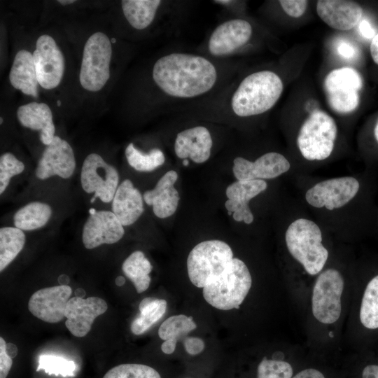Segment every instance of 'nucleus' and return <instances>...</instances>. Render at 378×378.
I'll use <instances>...</instances> for the list:
<instances>
[{
	"mask_svg": "<svg viewBox=\"0 0 378 378\" xmlns=\"http://www.w3.org/2000/svg\"><path fill=\"white\" fill-rule=\"evenodd\" d=\"M115 282L117 286H122L125 283V279L122 276H119L115 279Z\"/></svg>",
	"mask_w": 378,
	"mask_h": 378,
	"instance_id": "48",
	"label": "nucleus"
},
{
	"mask_svg": "<svg viewBox=\"0 0 378 378\" xmlns=\"http://www.w3.org/2000/svg\"><path fill=\"white\" fill-rule=\"evenodd\" d=\"M19 122L24 127L39 131L41 141L48 146L55 137L52 113L45 103L36 102L20 106L17 111Z\"/></svg>",
	"mask_w": 378,
	"mask_h": 378,
	"instance_id": "23",
	"label": "nucleus"
},
{
	"mask_svg": "<svg viewBox=\"0 0 378 378\" xmlns=\"http://www.w3.org/2000/svg\"><path fill=\"white\" fill-rule=\"evenodd\" d=\"M293 368L288 362L264 358L259 363L257 378H292Z\"/></svg>",
	"mask_w": 378,
	"mask_h": 378,
	"instance_id": "36",
	"label": "nucleus"
},
{
	"mask_svg": "<svg viewBox=\"0 0 378 378\" xmlns=\"http://www.w3.org/2000/svg\"><path fill=\"white\" fill-rule=\"evenodd\" d=\"M177 179L176 172L168 171L159 179L153 189L144 192V201L152 206L158 218L169 217L176 211L180 197L174 185Z\"/></svg>",
	"mask_w": 378,
	"mask_h": 378,
	"instance_id": "20",
	"label": "nucleus"
},
{
	"mask_svg": "<svg viewBox=\"0 0 378 378\" xmlns=\"http://www.w3.org/2000/svg\"><path fill=\"white\" fill-rule=\"evenodd\" d=\"M125 234L124 226L111 211H98L91 214L82 230V241L87 249L120 241Z\"/></svg>",
	"mask_w": 378,
	"mask_h": 378,
	"instance_id": "14",
	"label": "nucleus"
},
{
	"mask_svg": "<svg viewBox=\"0 0 378 378\" xmlns=\"http://www.w3.org/2000/svg\"><path fill=\"white\" fill-rule=\"evenodd\" d=\"M253 31L248 20L227 18L211 31L200 52L215 59H229L250 41Z\"/></svg>",
	"mask_w": 378,
	"mask_h": 378,
	"instance_id": "7",
	"label": "nucleus"
},
{
	"mask_svg": "<svg viewBox=\"0 0 378 378\" xmlns=\"http://www.w3.org/2000/svg\"><path fill=\"white\" fill-rule=\"evenodd\" d=\"M197 328L192 316L183 314L174 315L167 318L158 330V335L164 340L161 350L166 354H172L176 342Z\"/></svg>",
	"mask_w": 378,
	"mask_h": 378,
	"instance_id": "26",
	"label": "nucleus"
},
{
	"mask_svg": "<svg viewBox=\"0 0 378 378\" xmlns=\"http://www.w3.org/2000/svg\"><path fill=\"white\" fill-rule=\"evenodd\" d=\"M152 270V265L141 251L132 253L122 265L123 273L133 283L138 293L149 287Z\"/></svg>",
	"mask_w": 378,
	"mask_h": 378,
	"instance_id": "28",
	"label": "nucleus"
},
{
	"mask_svg": "<svg viewBox=\"0 0 378 378\" xmlns=\"http://www.w3.org/2000/svg\"><path fill=\"white\" fill-rule=\"evenodd\" d=\"M360 188L357 179L351 176L335 178L319 182L305 195L307 202L316 208L338 209L351 201Z\"/></svg>",
	"mask_w": 378,
	"mask_h": 378,
	"instance_id": "12",
	"label": "nucleus"
},
{
	"mask_svg": "<svg viewBox=\"0 0 378 378\" xmlns=\"http://www.w3.org/2000/svg\"><path fill=\"white\" fill-rule=\"evenodd\" d=\"M252 284L246 264L233 258L225 271L203 288L204 300L220 310L239 309Z\"/></svg>",
	"mask_w": 378,
	"mask_h": 378,
	"instance_id": "3",
	"label": "nucleus"
},
{
	"mask_svg": "<svg viewBox=\"0 0 378 378\" xmlns=\"http://www.w3.org/2000/svg\"><path fill=\"white\" fill-rule=\"evenodd\" d=\"M363 85L360 74L351 67L331 71L323 83L330 107L337 113H347L359 105V90Z\"/></svg>",
	"mask_w": 378,
	"mask_h": 378,
	"instance_id": "9",
	"label": "nucleus"
},
{
	"mask_svg": "<svg viewBox=\"0 0 378 378\" xmlns=\"http://www.w3.org/2000/svg\"><path fill=\"white\" fill-rule=\"evenodd\" d=\"M76 162L73 148L65 140L55 136L46 146L35 169V176L46 180L57 176L62 178H71L76 169Z\"/></svg>",
	"mask_w": 378,
	"mask_h": 378,
	"instance_id": "13",
	"label": "nucleus"
},
{
	"mask_svg": "<svg viewBox=\"0 0 378 378\" xmlns=\"http://www.w3.org/2000/svg\"><path fill=\"white\" fill-rule=\"evenodd\" d=\"M183 164L184 166H188L189 164V160H183Z\"/></svg>",
	"mask_w": 378,
	"mask_h": 378,
	"instance_id": "51",
	"label": "nucleus"
},
{
	"mask_svg": "<svg viewBox=\"0 0 378 378\" xmlns=\"http://www.w3.org/2000/svg\"><path fill=\"white\" fill-rule=\"evenodd\" d=\"M6 354L11 358H15L18 354V348L16 345L12 343L6 344Z\"/></svg>",
	"mask_w": 378,
	"mask_h": 378,
	"instance_id": "45",
	"label": "nucleus"
},
{
	"mask_svg": "<svg viewBox=\"0 0 378 378\" xmlns=\"http://www.w3.org/2000/svg\"><path fill=\"white\" fill-rule=\"evenodd\" d=\"M50 204L38 201L31 202L20 208L13 215L15 227L22 231H31L44 227L52 216Z\"/></svg>",
	"mask_w": 378,
	"mask_h": 378,
	"instance_id": "27",
	"label": "nucleus"
},
{
	"mask_svg": "<svg viewBox=\"0 0 378 378\" xmlns=\"http://www.w3.org/2000/svg\"><path fill=\"white\" fill-rule=\"evenodd\" d=\"M334 119L322 111L312 112L302 125L297 144L302 155L308 160H323L332 153L337 137Z\"/></svg>",
	"mask_w": 378,
	"mask_h": 378,
	"instance_id": "5",
	"label": "nucleus"
},
{
	"mask_svg": "<svg viewBox=\"0 0 378 378\" xmlns=\"http://www.w3.org/2000/svg\"><path fill=\"white\" fill-rule=\"evenodd\" d=\"M24 163L12 153L7 152L0 157V194L2 195L8 186L10 179L23 172Z\"/></svg>",
	"mask_w": 378,
	"mask_h": 378,
	"instance_id": "35",
	"label": "nucleus"
},
{
	"mask_svg": "<svg viewBox=\"0 0 378 378\" xmlns=\"http://www.w3.org/2000/svg\"><path fill=\"white\" fill-rule=\"evenodd\" d=\"M108 309L106 301L98 297L87 299L74 296L70 298L65 309V326L74 336L82 337L91 330L94 319Z\"/></svg>",
	"mask_w": 378,
	"mask_h": 378,
	"instance_id": "17",
	"label": "nucleus"
},
{
	"mask_svg": "<svg viewBox=\"0 0 378 378\" xmlns=\"http://www.w3.org/2000/svg\"><path fill=\"white\" fill-rule=\"evenodd\" d=\"M292 378H325V377L320 371L309 368L300 371Z\"/></svg>",
	"mask_w": 378,
	"mask_h": 378,
	"instance_id": "41",
	"label": "nucleus"
},
{
	"mask_svg": "<svg viewBox=\"0 0 378 378\" xmlns=\"http://www.w3.org/2000/svg\"><path fill=\"white\" fill-rule=\"evenodd\" d=\"M130 166L138 172H151L162 166L165 161L163 152L157 148L148 153L137 149L132 143L127 145L125 150Z\"/></svg>",
	"mask_w": 378,
	"mask_h": 378,
	"instance_id": "31",
	"label": "nucleus"
},
{
	"mask_svg": "<svg viewBox=\"0 0 378 378\" xmlns=\"http://www.w3.org/2000/svg\"><path fill=\"white\" fill-rule=\"evenodd\" d=\"M360 320L368 329L378 328V275L366 286L360 305Z\"/></svg>",
	"mask_w": 378,
	"mask_h": 378,
	"instance_id": "32",
	"label": "nucleus"
},
{
	"mask_svg": "<svg viewBox=\"0 0 378 378\" xmlns=\"http://www.w3.org/2000/svg\"><path fill=\"white\" fill-rule=\"evenodd\" d=\"M58 281L60 285H68L69 283V279L66 275H61L58 279Z\"/></svg>",
	"mask_w": 378,
	"mask_h": 378,
	"instance_id": "46",
	"label": "nucleus"
},
{
	"mask_svg": "<svg viewBox=\"0 0 378 378\" xmlns=\"http://www.w3.org/2000/svg\"><path fill=\"white\" fill-rule=\"evenodd\" d=\"M344 284L342 274L335 269H328L318 275L313 288L312 308L313 315L321 323L331 324L340 318Z\"/></svg>",
	"mask_w": 378,
	"mask_h": 378,
	"instance_id": "8",
	"label": "nucleus"
},
{
	"mask_svg": "<svg viewBox=\"0 0 378 378\" xmlns=\"http://www.w3.org/2000/svg\"><path fill=\"white\" fill-rule=\"evenodd\" d=\"M362 378H378V365H368L365 367Z\"/></svg>",
	"mask_w": 378,
	"mask_h": 378,
	"instance_id": "43",
	"label": "nucleus"
},
{
	"mask_svg": "<svg viewBox=\"0 0 378 378\" xmlns=\"http://www.w3.org/2000/svg\"><path fill=\"white\" fill-rule=\"evenodd\" d=\"M26 236L16 227L0 228V271L4 270L24 246Z\"/></svg>",
	"mask_w": 378,
	"mask_h": 378,
	"instance_id": "30",
	"label": "nucleus"
},
{
	"mask_svg": "<svg viewBox=\"0 0 378 378\" xmlns=\"http://www.w3.org/2000/svg\"><path fill=\"white\" fill-rule=\"evenodd\" d=\"M111 209L123 226L134 224L144 213V197L130 179L119 184L112 200Z\"/></svg>",
	"mask_w": 378,
	"mask_h": 378,
	"instance_id": "22",
	"label": "nucleus"
},
{
	"mask_svg": "<svg viewBox=\"0 0 378 378\" xmlns=\"http://www.w3.org/2000/svg\"><path fill=\"white\" fill-rule=\"evenodd\" d=\"M164 3L160 0H122L120 2L124 17L136 30L150 27Z\"/></svg>",
	"mask_w": 378,
	"mask_h": 378,
	"instance_id": "25",
	"label": "nucleus"
},
{
	"mask_svg": "<svg viewBox=\"0 0 378 378\" xmlns=\"http://www.w3.org/2000/svg\"><path fill=\"white\" fill-rule=\"evenodd\" d=\"M85 291L83 288H77L75 290V296L83 298L85 296Z\"/></svg>",
	"mask_w": 378,
	"mask_h": 378,
	"instance_id": "47",
	"label": "nucleus"
},
{
	"mask_svg": "<svg viewBox=\"0 0 378 378\" xmlns=\"http://www.w3.org/2000/svg\"><path fill=\"white\" fill-rule=\"evenodd\" d=\"M284 11L292 18H300L305 12L308 1L305 0H280Z\"/></svg>",
	"mask_w": 378,
	"mask_h": 378,
	"instance_id": "37",
	"label": "nucleus"
},
{
	"mask_svg": "<svg viewBox=\"0 0 378 378\" xmlns=\"http://www.w3.org/2000/svg\"><path fill=\"white\" fill-rule=\"evenodd\" d=\"M285 240L289 253L308 274L315 275L322 270L328 251L321 243V231L314 222L304 218L295 220L288 226Z\"/></svg>",
	"mask_w": 378,
	"mask_h": 378,
	"instance_id": "2",
	"label": "nucleus"
},
{
	"mask_svg": "<svg viewBox=\"0 0 378 378\" xmlns=\"http://www.w3.org/2000/svg\"><path fill=\"white\" fill-rule=\"evenodd\" d=\"M316 12L329 27L342 31L354 28L363 15L362 8L358 4L346 0H320L316 4Z\"/></svg>",
	"mask_w": 378,
	"mask_h": 378,
	"instance_id": "21",
	"label": "nucleus"
},
{
	"mask_svg": "<svg viewBox=\"0 0 378 378\" xmlns=\"http://www.w3.org/2000/svg\"><path fill=\"white\" fill-rule=\"evenodd\" d=\"M6 343L0 337V378H6L12 367V358L6 354Z\"/></svg>",
	"mask_w": 378,
	"mask_h": 378,
	"instance_id": "38",
	"label": "nucleus"
},
{
	"mask_svg": "<svg viewBox=\"0 0 378 378\" xmlns=\"http://www.w3.org/2000/svg\"><path fill=\"white\" fill-rule=\"evenodd\" d=\"M370 50L373 61L378 65V34L372 38Z\"/></svg>",
	"mask_w": 378,
	"mask_h": 378,
	"instance_id": "44",
	"label": "nucleus"
},
{
	"mask_svg": "<svg viewBox=\"0 0 378 378\" xmlns=\"http://www.w3.org/2000/svg\"><path fill=\"white\" fill-rule=\"evenodd\" d=\"M140 314L131 323V331L139 335L148 330L160 319L167 310V301L162 299L146 298L139 305Z\"/></svg>",
	"mask_w": 378,
	"mask_h": 378,
	"instance_id": "29",
	"label": "nucleus"
},
{
	"mask_svg": "<svg viewBox=\"0 0 378 378\" xmlns=\"http://www.w3.org/2000/svg\"><path fill=\"white\" fill-rule=\"evenodd\" d=\"M338 52L345 58H352L356 54V50L354 46L348 42H342L338 48Z\"/></svg>",
	"mask_w": 378,
	"mask_h": 378,
	"instance_id": "40",
	"label": "nucleus"
},
{
	"mask_svg": "<svg viewBox=\"0 0 378 378\" xmlns=\"http://www.w3.org/2000/svg\"><path fill=\"white\" fill-rule=\"evenodd\" d=\"M2 122H3L2 118H1V124L2 123Z\"/></svg>",
	"mask_w": 378,
	"mask_h": 378,
	"instance_id": "52",
	"label": "nucleus"
},
{
	"mask_svg": "<svg viewBox=\"0 0 378 378\" xmlns=\"http://www.w3.org/2000/svg\"><path fill=\"white\" fill-rule=\"evenodd\" d=\"M232 259L233 253L227 243L218 239L200 242L188 254V277L194 286L204 288L223 274Z\"/></svg>",
	"mask_w": 378,
	"mask_h": 378,
	"instance_id": "4",
	"label": "nucleus"
},
{
	"mask_svg": "<svg viewBox=\"0 0 378 378\" xmlns=\"http://www.w3.org/2000/svg\"><path fill=\"white\" fill-rule=\"evenodd\" d=\"M183 345L186 352L190 355H197L201 353L204 348L203 340L196 337H186Z\"/></svg>",
	"mask_w": 378,
	"mask_h": 378,
	"instance_id": "39",
	"label": "nucleus"
},
{
	"mask_svg": "<svg viewBox=\"0 0 378 378\" xmlns=\"http://www.w3.org/2000/svg\"><path fill=\"white\" fill-rule=\"evenodd\" d=\"M267 184L264 180L237 181L229 185L225 191L228 200L225 203L227 211L232 213L234 220L251 224L253 215L248 206L249 201L265 190Z\"/></svg>",
	"mask_w": 378,
	"mask_h": 378,
	"instance_id": "19",
	"label": "nucleus"
},
{
	"mask_svg": "<svg viewBox=\"0 0 378 378\" xmlns=\"http://www.w3.org/2000/svg\"><path fill=\"white\" fill-rule=\"evenodd\" d=\"M288 160L276 152L265 153L251 162L242 157L233 160L232 172L237 181L274 178L290 169Z\"/></svg>",
	"mask_w": 378,
	"mask_h": 378,
	"instance_id": "16",
	"label": "nucleus"
},
{
	"mask_svg": "<svg viewBox=\"0 0 378 378\" xmlns=\"http://www.w3.org/2000/svg\"><path fill=\"white\" fill-rule=\"evenodd\" d=\"M112 46L108 37L97 31L84 46L79 74L82 87L90 92L99 91L110 78Z\"/></svg>",
	"mask_w": 378,
	"mask_h": 378,
	"instance_id": "6",
	"label": "nucleus"
},
{
	"mask_svg": "<svg viewBox=\"0 0 378 378\" xmlns=\"http://www.w3.org/2000/svg\"><path fill=\"white\" fill-rule=\"evenodd\" d=\"M83 190L94 193L104 203L112 202L119 186V174L112 164L97 153H90L84 160L80 176Z\"/></svg>",
	"mask_w": 378,
	"mask_h": 378,
	"instance_id": "10",
	"label": "nucleus"
},
{
	"mask_svg": "<svg viewBox=\"0 0 378 378\" xmlns=\"http://www.w3.org/2000/svg\"><path fill=\"white\" fill-rule=\"evenodd\" d=\"M76 368L72 360L53 355H41L38 358L36 371L42 370L49 375L74 377Z\"/></svg>",
	"mask_w": 378,
	"mask_h": 378,
	"instance_id": "34",
	"label": "nucleus"
},
{
	"mask_svg": "<svg viewBox=\"0 0 378 378\" xmlns=\"http://www.w3.org/2000/svg\"><path fill=\"white\" fill-rule=\"evenodd\" d=\"M374 135L376 141L378 143V120L377 121L374 128Z\"/></svg>",
	"mask_w": 378,
	"mask_h": 378,
	"instance_id": "50",
	"label": "nucleus"
},
{
	"mask_svg": "<svg viewBox=\"0 0 378 378\" xmlns=\"http://www.w3.org/2000/svg\"><path fill=\"white\" fill-rule=\"evenodd\" d=\"M284 89L278 74L270 70L253 72L239 83L230 84L213 99L190 110L220 111L238 118L266 113L279 99Z\"/></svg>",
	"mask_w": 378,
	"mask_h": 378,
	"instance_id": "1",
	"label": "nucleus"
},
{
	"mask_svg": "<svg viewBox=\"0 0 378 378\" xmlns=\"http://www.w3.org/2000/svg\"><path fill=\"white\" fill-rule=\"evenodd\" d=\"M32 55L38 84L46 90L58 86L64 72V58L53 38L40 36Z\"/></svg>",
	"mask_w": 378,
	"mask_h": 378,
	"instance_id": "11",
	"label": "nucleus"
},
{
	"mask_svg": "<svg viewBox=\"0 0 378 378\" xmlns=\"http://www.w3.org/2000/svg\"><path fill=\"white\" fill-rule=\"evenodd\" d=\"M72 290L68 285H59L36 290L29 298L28 308L36 318L50 323L65 317V309Z\"/></svg>",
	"mask_w": 378,
	"mask_h": 378,
	"instance_id": "15",
	"label": "nucleus"
},
{
	"mask_svg": "<svg viewBox=\"0 0 378 378\" xmlns=\"http://www.w3.org/2000/svg\"><path fill=\"white\" fill-rule=\"evenodd\" d=\"M103 378H161V377L150 366L137 363H125L109 370Z\"/></svg>",
	"mask_w": 378,
	"mask_h": 378,
	"instance_id": "33",
	"label": "nucleus"
},
{
	"mask_svg": "<svg viewBox=\"0 0 378 378\" xmlns=\"http://www.w3.org/2000/svg\"><path fill=\"white\" fill-rule=\"evenodd\" d=\"M214 141L210 130L204 125H195L177 133L174 139L175 155L180 159L201 164L211 154Z\"/></svg>",
	"mask_w": 378,
	"mask_h": 378,
	"instance_id": "18",
	"label": "nucleus"
},
{
	"mask_svg": "<svg viewBox=\"0 0 378 378\" xmlns=\"http://www.w3.org/2000/svg\"><path fill=\"white\" fill-rule=\"evenodd\" d=\"M359 30L361 34L365 38H373L374 36H375L374 29L371 27L370 24L366 20H363L360 23Z\"/></svg>",
	"mask_w": 378,
	"mask_h": 378,
	"instance_id": "42",
	"label": "nucleus"
},
{
	"mask_svg": "<svg viewBox=\"0 0 378 378\" xmlns=\"http://www.w3.org/2000/svg\"><path fill=\"white\" fill-rule=\"evenodd\" d=\"M57 1L58 3L62 5L71 4L75 2L74 0H59Z\"/></svg>",
	"mask_w": 378,
	"mask_h": 378,
	"instance_id": "49",
	"label": "nucleus"
},
{
	"mask_svg": "<svg viewBox=\"0 0 378 378\" xmlns=\"http://www.w3.org/2000/svg\"><path fill=\"white\" fill-rule=\"evenodd\" d=\"M9 80L12 86L24 94L38 97V85L33 55L28 50H19L14 58L9 73Z\"/></svg>",
	"mask_w": 378,
	"mask_h": 378,
	"instance_id": "24",
	"label": "nucleus"
}]
</instances>
